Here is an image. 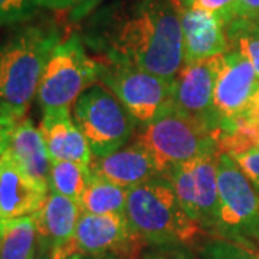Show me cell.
Returning a JSON list of instances; mask_svg holds the SVG:
<instances>
[{
  "label": "cell",
  "mask_w": 259,
  "mask_h": 259,
  "mask_svg": "<svg viewBox=\"0 0 259 259\" xmlns=\"http://www.w3.org/2000/svg\"><path fill=\"white\" fill-rule=\"evenodd\" d=\"M79 36L98 61L146 69L173 82L183 66L173 0H108L83 19Z\"/></svg>",
  "instance_id": "1"
},
{
  "label": "cell",
  "mask_w": 259,
  "mask_h": 259,
  "mask_svg": "<svg viewBox=\"0 0 259 259\" xmlns=\"http://www.w3.org/2000/svg\"><path fill=\"white\" fill-rule=\"evenodd\" d=\"M62 42L55 22H25L0 45V104L25 118L49 56Z\"/></svg>",
  "instance_id": "2"
},
{
  "label": "cell",
  "mask_w": 259,
  "mask_h": 259,
  "mask_svg": "<svg viewBox=\"0 0 259 259\" xmlns=\"http://www.w3.org/2000/svg\"><path fill=\"white\" fill-rule=\"evenodd\" d=\"M125 214L146 246H189L206 233L185 212L167 179L128 189Z\"/></svg>",
  "instance_id": "3"
},
{
  "label": "cell",
  "mask_w": 259,
  "mask_h": 259,
  "mask_svg": "<svg viewBox=\"0 0 259 259\" xmlns=\"http://www.w3.org/2000/svg\"><path fill=\"white\" fill-rule=\"evenodd\" d=\"M133 140L147 150L164 179L175 167L219 153L213 131L180 111L170 100L153 120L140 127Z\"/></svg>",
  "instance_id": "4"
},
{
  "label": "cell",
  "mask_w": 259,
  "mask_h": 259,
  "mask_svg": "<svg viewBox=\"0 0 259 259\" xmlns=\"http://www.w3.org/2000/svg\"><path fill=\"white\" fill-rule=\"evenodd\" d=\"M101 64L88 55L79 33L62 40L49 56L37 88L42 112L71 108L79 95L98 82Z\"/></svg>",
  "instance_id": "5"
},
{
  "label": "cell",
  "mask_w": 259,
  "mask_h": 259,
  "mask_svg": "<svg viewBox=\"0 0 259 259\" xmlns=\"http://www.w3.org/2000/svg\"><path fill=\"white\" fill-rule=\"evenodd\" d=\"M74 121L94 157H104L134 139L137 122L114 94L101 83L83 91L74 104Z\"/></svg>",
  "instance_id": "6"
},
{
  "label": "cell",
  "mask_w": 259,
  "mask_h": 259,
  "mask_svg": "<svg viewBox=\"0 0 259 259\" xmlns=\"http://www.w3.org/2000/svg\"><path fill=\"white\" fill-rule=\"evenodd\" d=\"M219 214L214 238L245 245L259 232V194L238 163L218 154Z\"/></svg>",
  "instance_id": "7"
},
{
  "label": "cell",
  "mask_w": 259,
  "mask_h": 259,
  "mask_svg": "<svg viewBox=\"0 0 259 259\" xmlns=\"http://www.w3.org/2000/svg\"><path fill=\"white\" fill-rule=\"evenodd\" d=\"M98 81L125 107L139 127L153 120L170 100L171 83L146 69L101 62Z\"/></svg>",
  "instance_id": "8"
},
{
  "label": "cell",
  "mask_w": 259,
  "mask_h": 259,
  "mask_svg": "<svg viewBox=\"0 0 259 259\" xmlns=\"http://www.w3.org/2000/svg\"><path fill=\"white\" fill-rule=\"evenodd\" d=\"M218 154H206L183 163L167 177L185 212L209 235L216 229L219 214Z\"/></svg>",
  "instance_id": "9"
},
{
  "label": "cell",
  "mask_w": 259,
  "mask_h": 259,
  "mask_svg": "<svg viewBox=\"0 0 259 259\" xmlns=\"http://www.w3.org/2000/svg\"><path fill=\"white\" fill-rule=\"evenodd\" d=\"M146 248L125 213L94 214L81 212L69 252L85 255H117L140 259Z\"/></svg>",
  "instance_id": "10"
},
{
  "label": "cell",
  "mask_w": 259,
  "mask_h": 259,
  "mask_svg": "<svg viewBox=\"0 0 259 259\" xmlns=\"http://www.w3.org/2000/svg\"><path fill=\"white\" fill-rule=\"evenodd\" d=\"M258 87V75L242 54L229 49L219 56V69L213 94L214 110L219 117V130L233 121L248 117Z\"/></svg>",
  "instance_id": "11"
},
{
  "label": "cell",
  "mask_w": 259,
  "mask_h": 259,
  "mask_svg": "<svg viewBox=\"0 0 259 259\" xmlns=\"http://www.w3.org/2000/svg\"><path fill=\"white\" fill-rule=\"evenodd\" d=\"M219 56L183 64L173 79L170 95V102L175 107L213 131L214 137L219 130V117L213 104Z\"/></svg>",
  "instance_id": "12"
},
{
  "label": "cell",
  "mask_w": 259,
  "mask_h": 259,
  "mask_svg": "<svg viewBox=\"0 0 259 259\" xmlns=\"http://www.w3.org/2000/svg\"><path fill=\"white\" fill-rule=\"evenodd\" d=\"M90 168L95 176L102 177L124 189H133L163 177L153 157L136 140H131L127 146L111 154L93 157Z\"/></svg>",
  "instance_id": "13"
},
{
  "label": "cell",
  "mask_w": 259,
  "mask_h": 259,
  "mask_svg": "<svg viewBox=\"0 0 259 259\" xmlns=\"http://www.w3.org/2000/svg\"><path fill=\"white\" fill-rule=\"evenodd\" d=\"M183 36V64H193L229 51L225 23L203 10L177 9Z\"/></svg>",
  "instance_id": "14"
},
{
  "label": "cell",
  "mask_w": 259,
  "mask_h": 259,
  "mask_svg": "<svg viewBox=\"0 0 259 259\" xmlns=\"http://www.w3.org/2000/svg\"><path fill=\"white\" fill-rule=\"evenodd\" d=\"M39 131L47 144L52 161H75L90 166L93 151L81 130L71 117V108H58L42 112Z\"/></svg>",
  "instance_id": "15"
},
{
  "label": "cell",
  "mask_w": 259,
  "mask_h": 259,
  "mask_svg": "<svg viewBox=\"0 0 259 259\" xmlns=\"http://www.w3.org/2000/svg\"><path fill=\"white\" fill-rule=\"evenodd\" d=\"M6 154L0 158V219H15L36 213L48 196Z\"/></svg>",
  "instance_id": "16"
},
{
  "label": "cell",
  "mask_w": 259,
  "mask_h": 259,
  "mask_svg": "<svg viewBox=\"0 0 259 259\" xmlns=\"http://www.w3.org/2000/svg\"><path fill=\"white\" fill-rule=\"evenodd\" d=\"M81 204L74 199L48 192L47 199L35 214L39 245L48 249L69 248L74 241L76 223L81 214Z\"/></svg>",
  "instance_id": "17"
},
{
  "label": "cell",
  "mask_w": 259,
  "mask_h": 259,
  "mask_svg": "<svg viewBox=\"0 0 259 259\" xmlns=\"http://www.w3.org/2000/svg\"><path fill=\"white\" fill-rule=\"evenodd\" d=\"M6 156L35 183L49 190L52 160L40 131L26 117L13 130Z\"/></svg>",
  "instance_id": "18"
},
{
  "label": "cell",
  "mask_w": 259,
  "mask_h": 259,
  "mask_svg": "<svg viewBox=\"0 0 259 259\" xmlns=\"http://www.w3.org/2000/svg\"><path fill=\"white\" fill-rule=\"evenodd\" d=\"M37 246L35 214L0 219V259H35Z\"/></svg>",
  "instance_id": "19"
},
{
  "label": "cell",
  "mask_w": 259,
  "mask_h": 259,
  "mask_svg": "<svg viewBox=\"0 0 259 259\" xmlns=\"http://www.w3.org/2000/svg\"><path fill=\"white\" fill-rule=\"evenodd\" d=\"M128 189L93 175L81 197V210L94 214L125 213Z\"/></svg>",
  "instance_id": "20"
},
{
  "label": "cell",
  "mask_w": 259,
  "mask_h": 259,
  "mask_svg": "<svg viewBox=\"0 0 259 259\" xmlns=\"http://www.w3.org/2000/svg\"><path fill=\"white\" fill-rule=\"evenodd\" d=\"M93 171L90 166L75 161H52L49 190L81 202L83 192L91 180Z\"/></svg>",
  "instance_id": "21"
},
{
  "label": "cell",
  "mask_w": 259,
  "mask_h": 259,
  "mask_svg": "<svg viewBox=\"0 0 259 259\" xmlns=\"http://www.w3.org/2000/svg\"><path fill=\"white\" fill-rule=\"evenodd\" d=\"M229 49H235L249 61L259 78V18H236L225 25Z\"/></svg>",
  "instance_id": "22"
},
{
  "label": "cell",
  "mask_w": 259,
  "mask_h": 259,
  "mask_svg": "<svg viewBox=\"0 0 259 259\" xmlns=\"http://www.w3.org/2000/svg\"><path fill=\"white\" fill-rule=\"evenodd\" d=\"M200 259H259L236 242L210 236L199 246Z\"/></svg>",
  "instance_id": "23"
},
{
  "label": "cell",
  "mask_w": 259,
  "mask_h": 259,
  "mask_svg": "<svg viewBox=\"0 0 259 259\" xmlns=\"http://www.w3.org/2000/svg\"><path fill=\"white\" fill-rule=\"evenodd\" d=\"M40 8V0H0V26L32 20Z\"/></svg>",
  "instance_id": "24"
},
{
  "label": "cell",
  "mask_w": 259,
  "mask_h": 259,
  "mask_svg": "<svg viewBox=\"0 0 259 259\" xmlns=\"http://www.w3.org/2000/svg\"><path fill=\"white\" fill-rule=\"evenodd\" d=\"M177 9L203 10L219 18L225 25L235 19L238 0H173Z\"/></svg>",
  "instance_id": "25"
},
{
  "label": "cell",
  "mask_w": 259,
  "mask_h": 259,
  "mask_svg": "<svg viewBox=\"0 0 259 259\" xmlns=\"http://www.w3.org/2000/svg\"><path fill=\"white\" fill-rule=\"evenodd\" d=\"M102 3V0H40L42 8L65 12L71 22L87 19Z\"/></svg>",
  "instance_id": "26"
},
{
  "label": "cell",
  "mask_w": 259,
  "mask_h": 259,
  "mask_svg": "<svg viewBox=\"0 0 259 259\" xmlns=\"http://www.w3.org/2000/svg\"><path fill=\"white\" fill-rule=\"evenodd\" d=\"M232 158L238 163L243 175L248 177L252 186L259 192V141Z\"/></svg>",
  "instance_id": "27"
},
{
  "label": "cell",
  "mask_w": 259,
  "mask_h": 259,
  "mask_svg": "<svg viewBox=\"0 0 259 259\" xmlns=\"http://www.w3.org/2000/svg\"><path fill=\"white\" fill-rule=\"evenodd\" d=\"M140 259H196L189 246H148Z\"/></svg>",
  "instance_id": "28"
},
{
  "label": "cell",
  "mask_w": 259,
  "mask_h": 259,
  "mask_svg": "<svg viewBox=\"0 0 259 259\" xmlns=\"http://www.w3.org/2000/svg\"><path fill=\"white\" fill-rule=\"evenodd\" d=\"M20 120H22L20 117L0 104V158L6 154L9 147L10 136Z\"/></svg>",
  "instance_id": "29"
},
{
  "label": "cell",
  "mask_w": 259,
  "mask_h": 259,
  "mask_svg": "<svg viewBox=\"0 0 259 259\" xmlns=\"http://www.w3.org/2000/svg\"><path fill=\"white\" fill-rule=\"evenodd\" d=\"M259 18V0H238L235 19Z\"/></svg>",
  "instance_id": "30"
},
{
  "label": "cell",
  "mask_w": 259,
  "mask_h": 259,
  "mask_svg": "<svg viewBox=\"0 0 259 259\" xmlns=\"http://www.w3.org/2000/svg\"><path fill=\"white\" fill-rule=\"evenodd\" d=\"M248 117H249L250 120L253 121V122L259 127V87L258 90H256V94H255V98H253V101H252V105H250Z\"/></svg>",
  "instance_id": "31"
},
{
  "label": "cell",
  "mask_w": 259,
  "mask_h": 259,
  "mask_svg": "<svg viewBox=\"0 0 259 259\" xmlns=\"http://www.w3.org/2000/svg\"><path fill=\"white\" fill-rule=\"evenodd\" d=\"M68 259H124L117 255H85V253H72Z\"/></svg>",
  "instance_id": "32"
},
{
  "label": "cell",
  "mask_w": 259,
  "mask_h": 259,
  "mask_svg": "<svg viewBox=\"0 0 259 259\" xmlns=\"http://www.w3.org/2000/svg\"><path fill=\"white\" fill-rule=\"evenodd\" d=\"M242 246H245L246 249H249L252 253H255L256 256L259 258V232L250 239L249 242H246L245 245H242Z\"/></svg>",
  "instance_id": "33"
},
{
  "label": "cell",
  "mask_w": 259,
  "mask_h": 259,
  "mask_svg": "<svg viewBox=\"0 0 259 259\" xmlns=\"http://www.w3.org/2000/svg\"><path fill=\"white\" fill-rule=\"evenodd\" d=\"M69 256H71L69 248H55L51 253V259H68Z\"/></svg>",
  "instance_id": "34"
},
{
  "label": "cell",
  "mask_w": 259,
  "mask_h": 259,
  "mask_svg": "<svg viewBox=\"0 0 259 259\" xmlns=\"http://www.w3.org/2000/svg\"><path fill=\"white\" fill-rule=\"evenodd\" d=\"M51 253H52V250L48 249L47 246L39 245V246H37V252L35 259H51Z\"/></svg>",
  "instance_id": "35"
}]
</instances>
